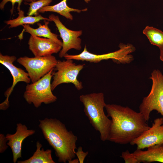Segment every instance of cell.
<instances>
[{
    "label": "cell",
    "mask_w": 163,
    "mask_h": 163,
    "mask_svg": "<svg viewBox=\"0 0 163 163\" xmlns=\"http://www.w3.org/2000/svg\"><path fill=\"white\" fill-rule=\"evenodd\" d=\"M107 116L111 118L108 141L116 143H130L150 127L143 115L128 106L106 104Z\"/></svg>",
    "instance_id": "obj_1"
},
{
    "label": "cell",
    "mask_w": 163,
    "mask_h": 163,
    "mask_svg": "<svg viewBox=\"0 0 163 163\" xmlns=\"http://www.w3.org/2000/svg\"><path fill=\"white\" fill-rule=\"evenodd\" d=\"M39 121V126L55 150L59 162L66 163L74 159L76 156L77 136L56 118H46Z\"/></svg>",
    "instance_id": "obj_2"
},
{
    "label": "cell",
    "mask_w": 163,
    "mask_h": 163,
    "mask_svg": "<svg viewBox=\"0 0 163 163\" xmlns=\"http://www.w3.org/2000/svg\"><path fill=\"white\" fill-rule=\"evenodd\" d=\"M79 100L83 105L84 112L90 124L99 133L101 140L108 141L111 120L104 112L106 104L104 93L82 94L80 96Z\"/></svg>",
    "instance_id": "obj_3"
},
{
    "label": "cell",
    "mask_w": 163,
    "mask_h": 163,
    "mask_svg": "<svg viewBox=\"0 0 163 163\" xmlns=\"http://www.w3.org/2000/svg\"><path fill=\"white\" fill-rule=\"evenodd\" d=\"M119 47V49L116 51L99 55L92 53L88 51L85 45L80 53L74 55L66 53L64 57L66 59H71L94 63L109 59H111L118 64H125L131 62L133 60V57L130 54L135 50V47L129 43H120Z\"/></svg>",
    "instance_id": "obj_4"
},
{
    "label": "cell",
    "mask_w": 163,
    "mask_h": 163,
    "mask_svg": "<svg viewBox=\"0 0 163 163\" xmlns=\"http://www.w3.org/2000/svg\"><path fill=\"white\" fill-rule=\"evenodd\" d=\"M149 78L152 85L148 95L143 97L139 106V110L147 122L150 114L157 111L163 117V74L159 70H153Z\"/></svg>",
    "instance_id": "obj_5"
},
{
    "label": "cell",
    "mask_w": 163,
    "mask_h": 163,
    "mask_svg": "<svg viewBox=\"0 0 163 163\" xmlns=\"http://www.w3.org/2000/svg\"><path fill=\"white\" fill-rule=\"evenodd\" d=\"M54 69L36 82L27 84L23 96L29 104H33L38 108L42 103L48 104L56 101L57 98L53 94L51 87Z\"/></svg>",
    "instance_id": "obj_6"
},
{
    "label": "cell",
    "mask_w": 163,
    "mask_h": 163,
    "mask_svg": "<svg viewBox=\"0 0 163 163\" xmlns=\"http://www.w3.org/2000/svg\"><path fill=\"white\" fill-rule=\"evenodd\" d=\"M85 65V64H76L71 59L62 61L58 60L54 68L55 71H53V80L51 84L52 91L59 85L65 83L73 84L78 90L82 89V83L77 77Z\"/></svg>",
    "instance_id": "obj_7"
},
{
    "label": "cell",
    "mask_w": 163,
    "mask_h": 163,
    "mask_svg": "<svg viewBox=\"0 0 163 163\" xmlns=\"http://www.w3.org/2000/svg\"><path fill=\"white\" fill-rule=\"evenodd\" d=\"M57 61L52 55L34 57L24 56L17 59V62L26 69L32 83L38 81L54 69Z\"/></svg>",
    "instance_id": "obj_8"
},
{
    "label": "cell",
    "mask_w": 163,
    "mask_h": 163,
    "mask_svg": "<svg viewBox=\"0 0 163 163\" xmlns=\"http://www.w3.org/2000/svg\"><path fill=\"white\" fill-rule=\"evenodd\" d=\"M48 18L54 23L62 40V46L59 54V57H63L71 49L78 50L81 49L82 40L79 37L82 34V30H73L68 29L61 22L59 17L53 14L50 15Z\"/></svg>",
    "instance_id": "obj_9"
},
{
    "label": "cell",
    "mask_w": 163,
    "mask_h": 163,
    "mask_svg": "<svg viewBox=\"0 0 163 163\" xmlns=\"http://www.w3.org/2000/svg\"><path fill=\"white\" fill-rule=\"evenodd\" d=\"M16 59L17 58L15 56L4 55L1 53H0V63L9 71L13 79L12 85L5 93L6 99L3 102L0 104V110H5L8 107L9 96L15 86L18 82H21L29 84L31 81L27 72L14 65L13 63Z\"/></svg>",
    "instance_id": "obj_10"
},
{
    "label": "cell",
    "mask_w": 163,
    "mask_h": 163,
    "mask_svg": "<svg viewBox=\"0 0 163 163\" xmlns=\"http://www.w3.org/2000/svg\"><path fill=\"white\" fill-rule=\"evenodd\" d=\"M137 149L142 150L156 145L163 144V117L155 119L152 127L130 143Z\"/></svg>",
    "instance_id": "obj_11"
},
{
    "label": "cell",
    "mask_w": 163,
    "mask_h": 163,
    "mask_svg": "<svg viewBox=\"0 0 163 163\" xmlns=\"http://www.w3.org/2000/svg\"><path fill=\"white\" fill-rule=\"evenodd\" d=\"M29 48L35 56H44L60 52L62 46L53 40L31 35L28 43Z\"/></svg>",
    "instance_id": "obj_12"
},
{
    "label": "cell",
    "mask_w": 163,
    "mask_h": 163,
    "mask_svg": "<svg viewBox=\"0 0 163 163\" xmlns=\"http://www.w3.org/2000/svg\"><path fill=\"white\" fill-rule=\"evenodd\" d=\"M35 132L34 130L28 129L25 125L18 123L15 133L13 134L8 133L6 135L5 138L8 141L7 144L12 151L14 163H15L18 158H21V147L23 141Z\"/></svg>",
    "instance_id": "obj_13"
},
{
    "label": "cell",
    "mask_w": 163,
    "mask_h": 163,
    "mask_svg": "<svg viewBox=\"0 0 163 163\" xmlns=\"http://www.w3.org/2000/svg\"><path fill=\"white\" fill-rule=\"evenodd\" d=\"M132 153L138 163L153 162L163 163V144L149 147L145 151L136 149Z\"/></svg>",
    "instance_id": "obj_14"
},
{
    "label": "cell",
    "mask_w": 163,
    "mask_h": 163,
    "mask_svg": "<svg viewBox=\"0 0 163 163\" xmlns=\"http://www.w3.org/2000/svg\"><path fill=\"white\" fill-rule=\"evenodd\" d=\"M67 0H62L59 2L53 5H47L44 6L40 9L38 12L40 13H44L46 12H53L58 14L65 17L67 19L72 21L73 17L70 13L71 12H75L80 13L82 11H86L87 8L82 9L74 8L69 7L67 4ZM86 3H88L91 0H84Z\"/></svg>",
    "instance_id": "obj_15"
},
{
    "label": "cell",
    "mask_w": 163,
    "mask_h": 163,
    "mask_svg": "<svg viewBox=\"0 0 163 163\" xmlns=\"http://www.w3.org/2000/svg\"><path fill=\"white\" fill-rule=\"evenodd\" d=\"M44 24H41L38 23L37 24L39 27L36 29L31 27L29 24L23 25L24 31L31 35H34L37 36L42 37L50 39L61 46H62V42L59 40L58 35L51 32L48 27L49 21L44 20Z\"/></svg>",
    "instance_id": "obj_16"
},
{
    "label": "cell",
    "mask_w": 163,
    "mask_h": 163,
    "mask_svg": "<svg viewBox=\"0 0 163 163\" xmlns=\"http://www.w3.org/2000/svg\"><path fill=\"white\" fill-rule=\"evenodd\" d=\"M18 16L16 18L5 21L6 24L9 25V28H14L25 24H33L42 20L51 21L49 18L44 17L40 14L35 16L29 15L25 16L24 12L21 10L18 11Z\"/></svg>",
    "instance_id": "obj_17"
},
{
    "label": "cell",
    "mask_w": 163,
    "mask_h": 163,
    "mask_svg": "<svg viewBox=\"0 0 163 163\" xmlns=\"http://www.w3.org/2000/svg\"><path fill=\"white\" fill-rule=\"evenodd\" d=\"M37 149L32 156L28 159L18 161V163H55L52 156V151L50 149L44 150L41 149L42 145L39 142L36 143Z\"/></svg>",
    "instance_id": "obj_18"
},
{
    "label": "cell",
    "mask_w": 163,
    "mask_h": 163,
    "mask_svg": "<svg viewBox=\"0 0 163 163\" xmlns=\"http://www.w3.org/2000/svg\"><path fill=\"white\" fill-rule=\"evenodd\" d=\"M150 43L159 48L163 46V32L152 27L147 26L143 31Z\"/></svg>",
    "instance_id": "obj_19"
},
{
    "label": "cell",
    "mask_w": 163,
    "mask_h": 163,
    "mask_svg": "<svg viewBox=\"0 0 163 163\" xmlns=\"http://www.w3.org/2000/svg\"><path fill=\"white\" fill-rule=\"evenodd\" d=\"M52 2V0H38L30 3L24 2L25 4L28 5L30 6L27 14L31 16L38 15V10L44 6L49 5Z\"/></svg>",
    "instance_id": "obj_20"
},
{
    "label": "cell",
    "mask_w": 163,
    "mask_h": 163,
    "mask_svg": "<svg viewBox=\"0 0 163 163\" xmlns=\"http://www.w3.org/2000/svg\"><path fill=\"white\" fill-rule=\"evenodd\" d=\"M24 0H2V1L0 3V9L3 10L4 9L5 4L8 2H11L12 5L11 9L10 12L11 14H12L14 11V7L15 4L16 3H18L17 9L18 11L21 10L20 6L22 2Z\"/></svg>",
    "instance_id": "obj_21"
},
{
    "label": "cell",
    "mask_w": 163,
    "mask_h": 163,
    "mask_svg": "<svg viewBox=\"0 0 163 163\" xmlns=\"http://www.w3.org/2000/svg\"><path fill=\"white\" fill-rule=\"evenodd\" d=\"M121 156L126 163H138L132 153H130L128 150L122 152Z\"/></svg>",
    "instance_id": "obj_22"
},
{
    "label": "cell",
    "mask_w": 163,
    "mask_h": 163,
    "mask_svg": "<svg viewBox=\"0 0 163 163\" xmlns=\"http://www.w3.org/2000/svg\"><path fill=\"white\" fill-rule=\"evenodd\" d=\"M88 153V152H84L81 146L79 147L77 149L76 152H75V155L78 159L79 163H83Z\"/></svg>",
    "instance_id": "obj_23"
},
{
    "label": "cell",
    "mask_w": 163,
    "mask_h": 163,
    "mask_svg": "<svg viewBox=\"0 0 163 163\" xmlns=\"http://www.w3.org/2000/svg\"><path fill=\"white\" fill-rule=\"evenodd\" d=\"M7 141L5 136L2 134H0V153L4 152L7 149L8 145L6 144Z\"/></svg>",
    "instance_id": "obj_24"
},
{
    "label": "cell",
    "mask_w": 163,
    "mask_h": 163,
    "mask_svg": "<svg viewBox=\"0 0 163 163\" xmlns=\"http://www.w3.org/2000/svg\"><path fill=\"white\" fill-rule=\"evenodd\" d=\"M159 49L160 50V59L163 62V46Z\"/></svg>",
    "instance_id": "obj_25"
},
{
    "label": "cell",
    "mask_w": 163,
    "mask_h": 163,
    "mask_svg": "<svg viewBox=\"0 0 163 163\" xmlns=\"http://www.w3.org/2000/svg\"><path fill=\"white\" fill-rule=\"evenodd\" d=\"M69 163H78L79 161L78 158L72 159L68 161Z\"/></svg>",
    "instance_id": "obj_26"
},
{
    "label": "cell",
    "mask_w": 163,
    "mask_h": 163,
    "mask_svg": "<svg viewBox=\"0 0 163 163\" xmlns=\"http://www.w3.org/2000/svg\"><path fill=\"white\" fill-rule=\"evenodd\" d=\"M37 0H24V1H25L28 2H31L33 1H36Z\"/></svg>",
    "instance_id": "obj_27"
}]
</instances>
